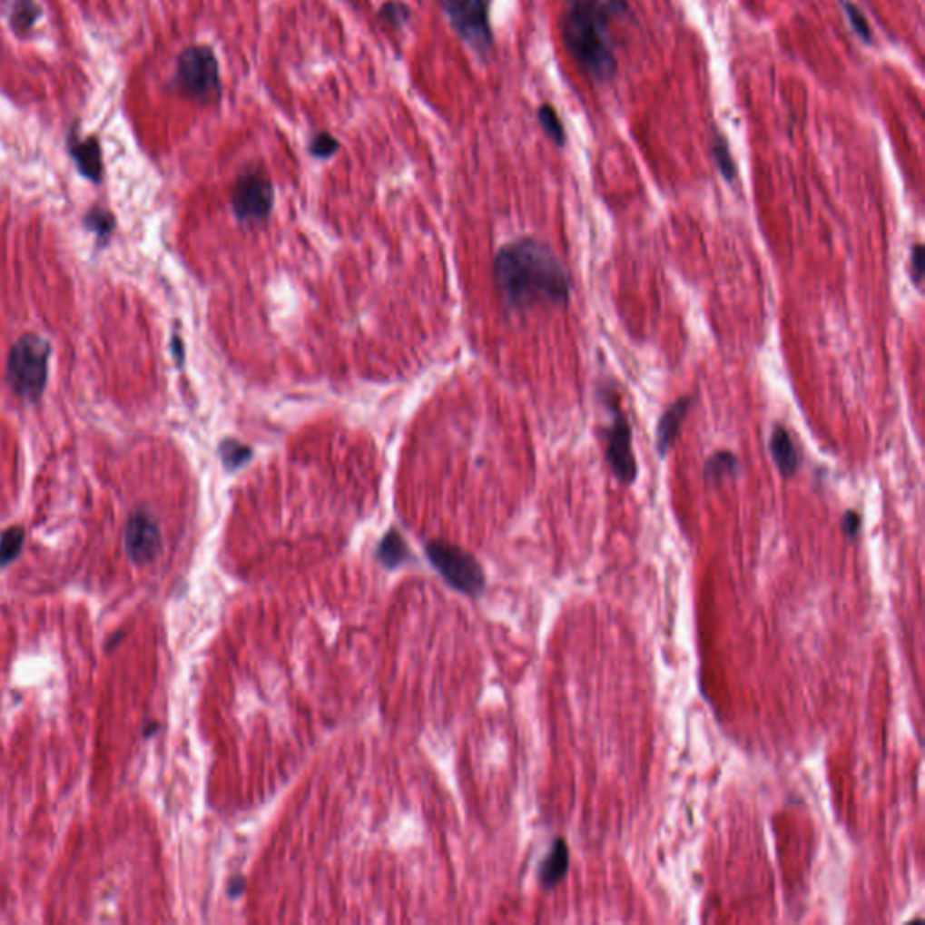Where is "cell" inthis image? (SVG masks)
I'll use <instances>...</instances> for the list:
<instances>
[{
  "label": "cell",
  "instance_id": "5",
  "mask_svg": "<svg viewBox=\"0 0 925 925\" xmlns=\"http://www.w3.org/2000/svg\"><path fill=\"white\" fill-rule=\"evenodd\" d=\"M609 410L611 419L602 427L605 461L622 485H633L638 474V465L633 452L631 423L618 403L609 405Z\"/></svg>",
  "mask_w": 925,
  "mask_h": 925
},
{
  "label": "cell",
  "instance_id": "21",
  "mask_svg": "<svg viewBox=\"0 0 925 925\" xmlns=\"http://www.w3.org/2000/svg\"><path fill=\"white\" fill-rule=\"evenodd\" d=\"M842 5H844V11H846V15H848V20H850V22H851V25H853V31H855V33H857V34H859V36H861L866 44H870V42L873 40V36H871L870 24H868L866 16L862 15V11H861V9H859L853 2H850V0H842Z\"/></svg>",
  "mask_w": 925,
  "mask_h": 925
},
{
  "label": "cell",
  "instance_id": "19",
  "mask_svg": "<svg viewBox=\"0 0 925 925\" xmlns=\"http://www.w3.org/2000/svg\"><path fill=\"white\" fill-rule=\"evenodd\" d=\"M24 543V530L22 528H9L0 537V566H7L15 556H18Z\"/></svg>",
  "mask_w": 925,
  "mask_h": 925
},
{
  "label": "cell",
  "instance_id": "24",
  "mask_svg": "<svg viewBox=\"0 0 925 925\" xmlns=\"http://www.w3.org/2000/svg\"><path fill=\"white\" fill-rule=\"evenodd\" d=\"M222 458H224V463L230 468H233V467L244 463L250 458V450L246 447L239 445V443L228 441V443L222 445Z\"/></svg>",
  "mask_w": 925,
  "mask_h": 925
},
{
  "label": "cell",
  "instance_id": "23",
  "mask_svg": "<svg viewBox=\"0 0 925 925\" xmlns=\"http://www.w3.org/2000/svg\"><path fill=\"white\" fill-rule=\"evenodd\" d=\"M85 222H87V226H89L91 230H96L100 237H107V235L111 233L113 226H114L113 217H111L109 213L102 212V210H94V212H91V213L87 215Z\"/></svg>",
  "mask_w": 925,
  "mask_h": 925
},
{
  "label": "cell",
  "instance_id": "16",
  "mask_svg": "<svg viewBox=\"0 0 925 925\" xmlns=\"http://www.w3.org/2000/svg\"><path fill=\"white\" fill-rule=\"evenodd\" d=\"M711 154H713L722 176L727 180V183H733L736 180L738 171H736V163L733 160L729 143L722 134H714V138L711 142Z\"/></svg>",
  "mask_w": 925,
  "mask_h": 925
},
{
  "label": "cell",
  "instance_id": "22",
  "mask_svg": "<svg viewBox=\"0 0 925 925\" xmlns=\"http://www.w3.org/2000/svg\"><path fill=\"white\" fill-rule=\"evenodd\" d=\"M379 16L387 24H390L394 27H399V25H403L410 18V9L403 2H387V4L381 5Z\"/></svg>",
  "mask_w": 925,
  "mask_h": 925
},
{
  "label": "cell",
  "instance_id": "27",
  "mask_svg": "<svg viewBox=\"0 0 925 925\" xmlns=\"http://www.w3.org/2000/svg\"><path fill=\"white\" fill-rule=\"evenodd\" d=\"M241 891H242V881H233V884L230 886V895L239 897Z\"/></svg>",
  "mask_w": 925,
  "mask_h": 925
},
{
  "label": "cell",
  "instance_id": "17",
  "mask_svg": "<svg viewBox=\"0 0 925 925\" xmlns=\"http://www.w3.org/2000/svg\"><path fill=\"white\" fill-rule=\"evenodd\" d=\"M537 118H539V123L541 127L545 129V133L548 134V138L562 147L566 143V133H564V127H562V122L558 118V114L556 113V109L552 105H541L539 111H537Z\"/></svg>",
  "mask_w": 925,
  "mask_h": 925
},
{
  "label": "cell",
  "instance_id": "10",
  "mask_svg": "<svg viewBox=\"0 0 925 925\" xmlns=\"http://www.w3.org/2000/svg\"><path fill=\"white\" fill-rule=\"evenodd\" d=\"M694 405V398L693 396H684L680 399H676L660 418L658 421V428H656V450L660 454V458H665L671 450V447L674 445L678 434H680V428L691 410V407Z\"/></svg>",
  "mask_w": 925,
  "mask_h": 925
},
{
  "label": "cell",
  "instance_id": "1",
  "mask_svg": "<svg viewBox=\"0 0 925 925\" xmlns=\"http://www.w3.org/2000/svg\"><path fill=\"white\" fill-rule=\"evenodd\" d=\"M503 300L516 310L569 300L571 279L556 253L537 239H519L501 248L494 262Z\"/></svg>",
  "mask_w": 925,
  "mask_h": 925
},
{
  "label": "cell",
  "instance_id": "3",
  "mask_svg": "<svg viewBox=\"0 0 925 925\" xmlns=\"http://www.w3.org/2000/svg\"><path fill=\"white\" fill-rule=\"evenodd\" d=\"M51 348L38 335L22 337L7 359V381L24 399L36 401L45 387Z\"/></svg>",
  "mask_w": 925,
  "mask_h": 925
},
{
  "label": "cell",
  "instance_id": "13",
  "mask_svg": "<svg viewBox=\"0 0 925 925\" xmlns=\"http://www.w3.org/2000/svg\"><path fill=\"white\" fill-rule=\"evenodd\" d=\"M567 868H569V848L564 839H556L550 848V853L546 855V859L541 864L539 882H541L543 890L550 891L556 888L562 882V879L566 877Z\"/></svg>",
  "mask_w": 925,
  "mask_h": 925
},
{
  "label": "cell",
  "instance_id": "11",
  "mask_svg": "<svg viewBox=\"0 0 925 925\" xmlns=\"http://www.w3.org/2000/svg\"><path fill=\"white\" fill-rule=\"evenodd\" d=\"M69 153H71L78 171L91 182L98 183L102 178V151H100L96 138H87V140L80 142L76 138V134H71Z\"/></svg>",
  "mask_w": 925,
  "mask_h": 925
},
{
  "label": "cell",
  "instance_id": "15",
  "mask_svg": "<svg viewBox=\"0 0 925 925\" xmlns=\"http://www.w3.org/2000/svg\"><path fill=\"white\" fill-rule=\"evenodd\" d=\"M9 22L13 31L25 33L40 18V7L33 0H7Z\"/></svg>",
  "mask_w": 925,
  "mask_h": 925
},
{
  "label": "cell",
  "instance_id": "9",
  "mask_svg": "<svg viewBox=\"0 0 925 925\" xmlns=\"http://www.w3.org/2000/svg\"><path fill=\"white\" fill-rule=\"evenodd\" d=\"M125 548L136 564H149L162 552V532L156 519L147 512L131 516L125 528Z\"/></svg>",
  "mask_w": 925,
  "mask_h": 925
},
{
  "label": "cell",
  "instance_id": "26",
  "mask_svg": "<svg viewBox=\"0 0 925 925\" xmlns=\"http://www.w3.org/2000/svg\"><path fill=\"white\" fill-rule=\"evenodd\" d=\"M861 526H862V517L853 512V510H848L842 517V534L848 537V539H855L861 532Z\"/></svg>",
  "mask_w": 925,
  "mask_h": 925
},
{
  "label": "cell",
  "instance_id": "14",
  "mask_svg": "<svg viewBox=\"0 0 925 925\" xmlns=\"http://www.w3.org/2000/svg\"><path fill=\"white\" fill-rule=\"evenodd\" d=\"M740 470V459L731 450H720L713 454L704 467V477L707 485H720L727 477H734Z\"/></svg>",
  "mask_w": 925,
  "mask_h": 925
},
{
  "label": "cell",
  "instance_id": "8",
  "mask_svg": "<svg viewBox=\"0 0 925 925\" xmlns=\"http://www.w3.org/2000/svg\"><path fill=\"white\" fill-rule=\"evenodd\" d=\"M231 204L241 221L266 219L273 206V186L264 174L246 172L235 183Z\"/></svg>",
  "mask_w": 925,
  "mask_h": 925
},
{
  "label": "cell",
  "instance_id": "7",
  "mask_svg": "<svg viewBox=\"0 0 925 925\" xmlns=\"http://www.w3.org/2000/svg\"><path fill=\"white\" fill-rule=\"evenodd\" d=\"M427 556L434 567L459 591L468 595H477L483 591V569L479 562L465 550L438 541L427 546Z\"/></svg>",
  "mask_w": 925,
  "mask_h": 925
},
{
  "label": "cell",
  "instance_id": "12",
  "mask_svg": "<svg viewBox=\"0 0 925 925\" xmlns=\"http://www.w3.org/2000/svg\"><path fill=\"white\" fill-rule=\"evenodd\" d=\"M770 454L779 474L784 479L795 476L799 468V456L790 432L782 425H777L770 436Z\"/></svg>",
  "mask_w": 925,
  "mask_h": 925
},
{
  "label": "cell",
  "instance_id": "4",
  "mask_svg": "<svg viewBox=\"0 0 925 925\" xmlns=\"http://www.w3.org/2000/svg\"><path fill=\"white\" fill-rule=\"evenodd\" d=\"M174 85L195 102H213L221 96L219 62L208 45H192L178 58Z\"/></svg>",
  "mask_w": 925,
  "mask_h": 925
},
{
  "label": "cell",
  "instance_id": "18",
  "mask_svg": "<svg viewBox=\"0 0 925 925\" xmlns=\"http://www.w3.org/2000/svg\"><path fill=\"white\" fill-rule=\"evenodd\" d=\"M407 556H408V554H407V546L403 545L401 537H399V536H396L394 532H390V534H389V536L381 541V545H379L378 556H379V560H381L385 566H390V567H392V566L399 564V562H401V560H403V558Z\"/></svg>",
  "mask_w": 925,
  "mask_h": 925
},
{
  "label": "cell",
  "instance_id": "25",
  "mask_svg": "<svg viewBox=\"0 0 925 925\" xmlns=\"http://www.w3.org/2000/svg\"><path fill=\"white\" fill-rule=\"evenodd\" d=\"M910 273H911V280L913 284L920 290L922 286V280H924V246L920 242H917L911 250V268H910Z\"/></svg>",
  "mask_w": 925,
  "mask_h": 925
},
{
  "label": "cell",
  "instance_id": "6",
  "mask_svg": "<svg viewBox=\"0 0 925 925\" xmlns=\"http://www.w3.org/2000/svg\"><path fill=\"white\" fill-rule=\"evenodd\" d=\"M490 2L492 0H441L454 31L479 53H487L494 45Z\"/></svg>",
  "mask_w": 925,
  "mask_h": 925
},
{
  "label": "cell",
  "instance_id": "20",
  "mask_svg": "<svg viewBox=\"0 0 925 925\" xmlns=\"http://www.w3.org/2000/svg\"><path fill=\"white\" fill-rule=\"evenodd\" d=\"M340 149V143L330 133H319L313 136L310 143V153L319 160H328L335 156Z\"/></svg>",
  "mask_w": 925,
  "mask_h": 925
},
{
  "label": "cell",
  "instance_id": "2",
  "mask_svg": "<svg viewBox=\"0 0 925 925\" xmlns=\"http://www.w3.org/2000/svg\"><path fill=\"white\" fill-rule=\"evenodd\" d=\"M625 11L624 0H566L562 38L575 62L598 82L616 74L609 20Z\"/></svg>",
  "mask_w": 925,
  "mask_h": 925
}]
</instances>
